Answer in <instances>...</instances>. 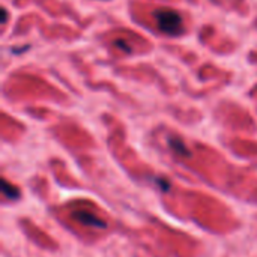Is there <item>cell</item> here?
Segmentation results:
<instances>
[{
	"mask_svg": "<svg viewBox=\"0 0 257 257\" xmlns=\"http://www.w3.org/2000/svg\"><path fill=\"white\" fill-rule=\"evenodd\" d=\"M158 29L170 36H178L182 32V17L173 9H158L154 12Z\"/></svg>",
	"mask_w": 257,
	"mask_h": 257,
	"instance_id": "6da1fadb",
	"label": "cell"
},
{
	"mask_svg": "<svg viewBox=\"0 0 257 257\" xmlns=\"http://www.w3.org/2000/svg\"><path fill=\"white\" fill-rule=\"evenodd\" d=\"M83 224H87V226H92V227H105V224H102V221H99L98 218H95L93 215L87 214V212H83V214H77L75 215Z\"/></svg>",
	"mask_w": 257,
	"mask_h": 257,
	"instance_id": "7a4b0ae2",
	"label": "cell"
},
{
	"mask_svg": "<svg viewBox=\"0 0 257 257\" xmlns=\"http://www.w3.org/2000/svg\"><path fill=\"white\" fill-rule=\"evenodd\" d=\"M114 44H116V47H119V50H123V51H126V53L131 51V47H130L128 44H125L123 41H116Z\"/></svg>",
	"mask_w": 257,
	"mask_h": 257,
	"instance_id": "3957f363",
	"label": "cell"
}]
</instances>
